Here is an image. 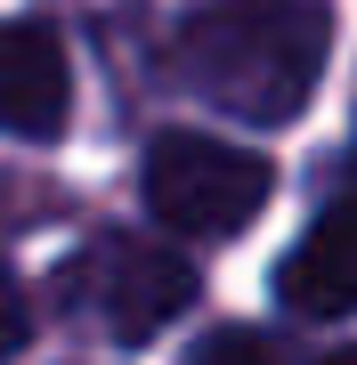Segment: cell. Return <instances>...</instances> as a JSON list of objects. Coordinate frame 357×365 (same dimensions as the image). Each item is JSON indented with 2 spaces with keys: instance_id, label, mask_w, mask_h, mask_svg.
Returning <instances> with one entry per match:
<instances>
[{
  "instance_id": "3",
  "label": "cell",
  "mask_w": 357,
  "mask_h": 365,
  "mask_svg": "<svg viewBox=\"0 0 357 365\" xmlns=\"http://www.w3.org/2000/svg\"><path fill=\"white\" fill-rule=\"evenodd\" d=\"M73 284H90L98 317H106L122 341H155V333L187 309V300H195V268H187L171 244H146V235H106V244L81 260Z\"/></svg>"
},
{
  "instance_id": "7",
  "label": "cell",
  "mask_w": 357,
  "mask_h": 365,
  "mask_svg": "<svg viewBox=\"0 0 357 365\" xmlns=\"http://www.w3.org/2000/svg\"><path fill=\"white\" fill-rule=\"evenodd\" d=\"M203 357H268V341H260V333H212Z\"/></svg>"
},
{
  "instance_id": "1",
  "label": "cell",
  "mask_w": 357,
  "mask_h": 365,
  "mask_svg": "<svg viewBox=\"0 0 357 365\" xmlns=\"http://www.w3.org/2000/svg\"><path fill=\"white\" fill-rule=\"evenodd\" d=\"M333 9L325 0H203L171 41V66L203 106L276 130L325 81Z\"/></svg>"
},
{
  "instance_id": "6",
  "label": "cell",
  "mask_w": 357,
  "mask_h": 365,
  "mask_svg": "<svg viewBox=\"0 0 357 365\" xmlns=\"http://www.w3.org/2000/svg\"><path fill=\"white\" fill-rule=\"evenodd\" d=\"M25 333H33V309H25V284H16L9 268H0V357H9V349H25Z\"/></svg>"
},
{
  "instance_id": "4",
  "label": "cell",
  "mask_w": 357,
  "mask_h": 365,
  "mask_svg": "<svg viewBox=\"0 0 357 365\" xmlns=\"http://www.w3.org/2000/svg\"><path fill=\"white\" fill-rule=\"evenodd\" d=\"M66 106H73V66H66V41L33 16L0 25V130L9 138H57L66 130Z\"/></svg>"
},
{
  "instance_id": "2",
  "label": "cell",
  "mask_w": 357,
  "mask_h": 365,
  "mask_svg": "<svg viewBox=\"0 0 357 365\" xmlns=\"http://www.w3.org/2000/svg\"><path fill=\"white\" fill-rule=\"evenodd\" d=\"M268 163L212 130H162L146 146V211L171 235H236L268 203Z\"/></svg>"
},
{
  "instance_id": "5",
  "label": "cell",
  "mask_w": 357,
  "mask_h": 365,
  "mask_svg": "<svg viewBox=\"0 0 357 365\" xmlns=\"http://www.w3.org/2000/svg\"><path fill=\"white\" fill-rule=\"evenodd\" d=\"M276 300L292 317H349L357 309V203L317 211V227L276 268Z\"/></svg>"
}]
</instances>
